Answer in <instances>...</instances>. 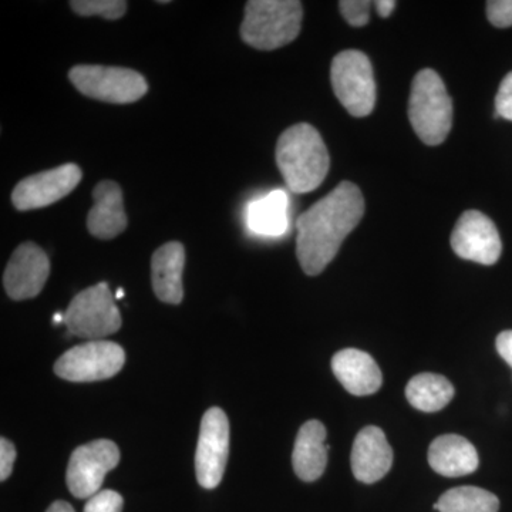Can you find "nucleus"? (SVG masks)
Wrapping results in <instances>:
<instances>
[{
	"label": "nucleus",
	"mask_w": 512,
	"mask_h": 512,
	"mask_svg": "<svg viewBox=\"0 0 512 512\" xmlns=\"http://www.w3.org/2000/svg\"><path fill=\"white\" fill-rule=\"evenodd\" d=\"M365 214V200L357 185L343 181L296 222V256L306 275L316 276L338 255L343 241Z\"/></svg>",
	"instance_id": "f257e3e1"
},
{
	"label": "nucleus",
	"mask_w": 512,
	"mask_h": 512,
	"mask_svg": "<svg viewBox=\"0 0 512 512\" xmlns=\"http://www.w3.org/2000/svg\"><path fill=\"white\" fill-rule=\"evenodd\" d=\"M276 164L289 190L306 194L320 187L329 173L328 148L311 124H295L279 137Z\"/></svg>",
	"instance_id": "f03ea898"
},
{
	"label": "nucleus",
	"mask_w": 512,
	"mask_h": 512,
	"mask_svg": "<svg viewBox=\"0 0 512 512\" xmlns=\"http://www.w3.org/2000/svg\"><path fill=\"white\" fill-rule=\"evenodd\" d=\"M302 3L298 0H249L241 37L258 50H275L292 43L301 33Z\"/></svg>",
	"instance_id": "7ed1b4c3"
},
{
	"label": "nucleus",
	"mask_w": 512,
	"mask_h": 512,
	"mask_svg": "<svg viewBox=\"0 0 512 512\" xmlns=\"http://www.w3.org/2000/svg\"><path fill=\"white\" fill-rule=\"evenodd\" d=\"M409 119L414 133L427 146H439L446 141L453 127V101L440 74L434 70H421L414 77Z\"/></svg>",
	"instance_id": "20e7f679"
},
{
	"label": "nucleus",
	"mask_w": 512,
	"mask_h": 512,
	"mask_svg": "<svg viewBox=\"0 0 512 512\" xmlns=\"http://www.w3.org/2000/svg\"><path fill=\"white\" fill-rule=\"evenodd\" d=\"M69 79L84 96L104 103L130 104L148 92L143 74L126 67L79 64L70 70Z\"/></svg>",
	"instance_id": "39448f33"
},
{
	"label": "nucleus",
	"mask_w": 512,
	"mask_h": 512,
	"mask_svg": "<svg viewBox=\"0 0 512 512\" xmlns=\"http://www.w3.org/2000/svg\"><path fill=\"white\" fill-rule=\"evenodd\" d=\"M333 92L353 117H366L376 104V83L369 57L359 50H345L330 67Z\"/></svg>",
	"instance_id": "423d86ee"
},
{
	"label": "nucleus",
	"mask_w": 512,
	"mask_h": 512,
	"mask_svg": "<svg viewBox=\"0 0 512 512\" xmlns=\"http://www.w3.org/2000/svg\"><path fill=\"white\" fill-rule=\"evenodd\" d=\"M64 325L74 336L100 339L119 332L121 315L106 282L77 293L64 312Z\"/></svg>",
	"instance_id": "0eeeda50"
},
{
	"label": "nucleus",
	"mask_w": 512,
	"mask_h": 512,
	"mask_svg": "<svg viewBox=\"0 0 512 512\" xmlns=\"http://www.w3.org/2000/svg\"><path fill=\"white\" fill-rule=\"evenodd\" d=\"M126 353L120 345L107 340H92L67 350L55 363V373L74 383L110 379L123 369Z\"/></svg>",
	"instance_id": "6e6552de"
},
{
	"label": "nucleus",
	"mask_w": 512,
	"mask_h": 512,
	"mask_svg": "<svg viewBox=\"0 0 512 512\" xmlns=\"http://www.w3.org/2000/svg\"><path fill=\"white\" fill-rule=\"evenodd\" d=\"M120 450L111 440H94L77 447L67 466L66 483L80 500L100 493L104 478L120 463Z\"/></svg>",
	"instance_id": "1a4fd4ad"
},
{
	"label": "nucleus",
	"mask_w": 512,
	"mask_h": 512,
	"mask_svg": "<svg viewBox=\"0 0 512 512\" xmlns=\"http://www.w3.org/2000/svg\"><path fill=\"white\" fill-rule=\"evenodd\" d=\"M229 456V421L220 407H211L201 421L195 473L202 488H217L224 477Z\"/></svg>",
	"instance_id": "9d476101"
},
{
	"label": "nucleus",
	"mask_w": 512,
	"mask_h": 512,
	"mask_svg": "<svg viewBox=\"0 0 512 512\" xmlns=\"http://www.w3.org/2000/svg\"><path fill=\"white\" fill-rule=\"evenodd\" d=\"M83 173L79 165L63 164L20 181L12 192L16 210L32 211L49 207L76 190Z\"/></svg>",
	"instance_id": "9b49d317"
},
{
	"label": "nucleus",
	"mask_w": 512,
	"mask_h": 512,
	"mask_svg": "<svg viewBox=\"0 0 512 512\" xmlns=\"http://www.w3.org/2000/svg\"><path fill=\"white\" fill-rule=\"evenodd\" d=\"M451 248L460 258L481 265H494L503 252L494 222L483 212L470 210L458 218L451 234Z\"/></svg>",
	"instance_id": "f8f14e48"
},
{
	"label": "nucleus",
	"mask_w": 512,
	"mask_h": 512,
	"mask_svg": "<svg viewBox=\"0 0 512 512\" xmlns=\"http://www.w3.org/2000/svg\"><path fill=\"white\" fill-rule=\"evenodd\" d=\"M49 275V256L39 245L25 242L10 256L3 286L13 301H26L42 292Z\"/></svg>",
	"instance_id": "ddd939ff"
},
{
	"label": "nucleus",
	"mask_w": 512,
	"mask_h": 512,
	"mask_svg": "<svg viewBox=\"0 0 512 512\" xmlns=\"http://www.w3.org/2000/svg\"><path fill=\"white\" fill-rule=\"evenodd\" d=\"M353 476L365 484L382 480L393 464V450L386 434L376 426H367L357 434L350 456Z\"/></svg>",
	"instance_id": "4468645a"
},
{
	"label": "nucleus",
	"mask_w": 512,
	"mask_h": 512,
	"mask_svg": "<svg viewBox=\"0 0 512 512\" xmlns=\"http://www.w3.org/2000/svg\"><path fill=\"white\" fill-rule=\"evenodd\" d=\"M94 205L87 215V228L93 237L113 239L127 228L123 191L114 181L104 180L93 190Z\"/></svg>",
	"instance_id": "2eb2a0df"
},
{
	"label": "nucleus",
	"mask_w": 512,
	"mask_h": 512,
	"mask_svg": "<svg viewBox=\"0 0 512 512\" xmlns=\"http://www.w3.org/2000/svg\"><path fill=\"white\" fill-rule=\"evenodd\" d=\"M336 379L353 396H370L379 392L383 376L369 353L359 349H343L332 359Z\"/></svg>",
	"instance_id": "dca6fc26"
},
{
	"label": "nucleus",
	"mask_w": 512,
	"mask_h": 512,
	"mask_svg": "<svg viewBox=\"0 0 512 512\" xmlns=\"http://www.w3.org/2000/svg\"><path fill=\"white\" fill-rule=\"evenodd\" d=\"M185 248L181 242H168L151 258V282L161 302L180 305L184 299L183 272Z\"/></svg>",
	"instance_id": "f3484780"
},
{
	"label": "nucleus",
	"mask_w": 512,
	"mask_h": 512,
	"mask_svg": "<svg viewBox=\"0 0 512 512\" xmlns=\"http://www.w3.org/2000/svg\"><path fill=\"white\" fill-rule=\"evenodd\" d=\"M328 431L319 420H309L299 430L293 447L292 464L296 476L305 483L318 480L328 466Z\"/></svg>",
	"instance_id": "a211bd4d"
},
{
	"label": "nucleus",
	"mask_w": 512,
	"mask_h": 512,
	"mask_svg": "<svg viewBox=\"0 0 512 512\" xmlns=\"http://www.w3.org/2000/svg\"><path fill=\"white\" fill-rule=\"evenodd\" d=\"M429 464L437 474L444 477H463L473 474L478 468L476 447L457 434H444L430 444Z\"/></svg>",
	"instance_id": "6ab92c4d"
},
{
	"label": "nucleus",
	"mask_w": 512,
	"mask_h": 512,
	"mask_svg": "<svg viewBox=\"0 0 512 512\" xmlns=\"http://www.w3.org/2000/svg\"><path fill=\"white\" fill-rule=\"evenodd\" d=\"M247 227L259 237H282L289 229V197L284 190H274L249 202Z\"/></svg>",
	"instance_id": "aec40b11"
},
{
	"label": "nucleus",
	"mask_w": 512,
	"mask_h": 512,
	"mask_svg": "<svg viewBox=\"0 0 512 512\" xmlns=\"http://www.w3.org/2000/svg\"><path fill=\"white\" fill-rule=\"evenodd\" d=\"M406 397L420 412H439L453 400L454 387L444 376L420 373L407 384Z\"/></svg>",
	"instance_id": "412c9836"
},
{
	"label": "nucleus",
	"mask_w": 512,
	"mask_h": 512,
	"mask_svg": "<svg viewBox=\"0 0 512 512\" xmlns=\"http://www.w3.org/2000/svg\"><path fill=\"white\" fill-rule=\"evenodd\" d=\"M433 508L440 512H498L500 500L490 491L466 485L448 490Z\"/></svg>",
	"instance_id": "4be33fe9"
},
{
	"label": "nucleus",
	"mask_w": 512,
	"mask_h": 512,
	"mask_svg": "<svg viewBox=\"0 0 512 512\" xmlns=\"http://www.w3.org/2000/svg\"><path fill=\"white\" fill-rule=\"evenodd\" d=\"M70 6L73 12L86 18L101 16L103 19L117 20L126 15L128 5L124 0H73Z\"/></svg>",
	"instance_id": "5701e85b"
},
{
	"label": "nucleus",
	"mask_w": 512,
	"mask_h": 512,
	"mask_svg": "<svg viewBox=\"0 0 512 512\" xmlns=\"http://www.w3.org/2000/svg\"><path fill=\"white\" fill-rule=\"evenodd\" d=\"M370 8H372V2L369 0H342L339 2V10L343 19L353 28H363L369 23Z\"/></svg>",
	"instance_id": "b1692460"
},
{
	"label": "nucleus",
	"mask_w": 512,
	"mask_h": 512,
	"mask_svg": "<svg viewBox=\"0 0 512 512\" xmlns=\"http://www.w3.org/2000/svg\"><path fill=\"white\" fill-rule=\"evenodd\" d=\"M123 503V497L119 493L104 490L87 500L84 512H121Z\"/></svg>",
	"instance_id": "393cba45"
},
{
	"label": "nucleus",
	"mask_w": 512,
	"mask_h": 512,
	"mask_svg": "<svg viewBox=\"0 0 512 512\" xmlns=\"http://www.w3.org/2000/svg\"><path fill=\"white\" fill-rule=\"evenodd\" d=\"M487 18L495 28L512 26V0H490L487 2Z\"/></svg>",
	"instance_id": "a878e982"
},
{
	"label": "nucleus",
	"mask_w": 512,
	"mask_h": 512,
	"mask_svg": "<svg viewBox=\"0 0 512 512\" xmlns=\"http://www.w3.org/2000/svg\"><path fill=\"white\" fill-rule=\"evenodd\" d=\"M495 117L512 121V72L504 77L495 97Z\"/></svg>",
	"instance_id": "bb28decb"
},
{
	"label": "nucleus",
	"mask_w": 512,
	"mask_h": 512,
	"mask_svg": "<svg viewBox=\"0 0 512 512\" xmlns=\"http://www.w3.org/2000/svg\"><path fill=\"white\" fill-rule=\"evenodd\" d=\"M18 451L5 437L0 439V480L6 481L12 474Z\"/></svg>",
	"instance_id": "cd10ccee"
},
{
	"label": "nucleus",
	"mask_w": 512,
	"mask_h": 512,
	"mask_svg": "<svg viewBox=\"0 0 512 512\" xmlns=\"http://www.w3.org/2000/svg\"><path fill=\"white\" fill-rule=\"evenodd\" d=\"M495 346H497L498 355L512 367V330L501 332L495 340Z\"/></svg>",
	"instance_id": "c85d7f7f"
},
{
	"label": "nucleus",
	"mask_w": 512,
	"mask_h": 512,
	"mask_svg": "<svg viewBox=\"0 0 512 512\" xmlns=\"http://www.w3.org/2000/svg\"><path fill=\"white\" fill-rule=\"evenodd\" d=\"M373 5L376 6V10L377 13H379L380 18L386 19L392 15L394 9H396L397 3L394 2V0H377Z\"/></svg>",
	"instance_id": "c756f323"
},
{
	"label": "nucleus",
	"mask_w": 512,
	"mask_h": 512,
	"mask_svg": "<svg viewBox=\"0 0 512 512\" xmlns=\"http://www.w3.org/2000/svg\"><path fill=\"white\" fill-rule=\"evenodd\" d=\"M46 512H74L72 505L66 501H56L47 508Z\"/></svg>",
	"instance_id": "7c9ffc66"
},
{
	"label": "nucleus",
	"mask_w": 512,
	"mask_h": 512,
	"mask_svg": "<svg viewBox=\"0 0 512 512\" xmlns=\"http://www.w3.org/2000/svg\"><path fill=\"white\" fill-rule=\"evenodd\" d=\"M53 323H55V325H60V323H64V313H55V316H53Z\"/></svg>",
	"instance_id": "2f4dec72"
},
{
	"label": "nucleus",
	"mask_w": 512,
	"mask_h": 512,
	"mask_svg": "<svg viewBox=\"0 0 512 512\" xmlns=\"http://www.w3.org/2000/svg\"><path fill=\"white\" fill-rule=\"evenodd\" d=\"M124 296V291L123 289H119V291H117V295H116V298H123Z\"/></svg>",
	"instance_id": "473e14b6"
}]
</instances>
